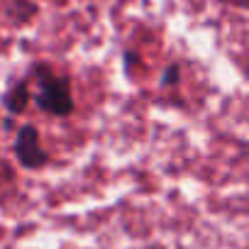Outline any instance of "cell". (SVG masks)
<instances>
[{
	"label": "cell",
	"mask_w": 249,
	"mask_h": 249,
	"mask_svg": "<svg viewBox=\"0 0 249 249\" xmlns=\"http://www.w3.org/2000/svg\"><path fill=\"white\" fill-rule=\"evenodd\" d=\"M35 78H37V93L35 103L39 110L49 115H69L73 110V98H71V83L64 76H56L49 66L37 64L35 66Z\"/></svg>",
	"instance_id": "obj_1"
},
{
	"label": "cell",
	"mask_w": 249,
	"mask_h": 249,
	"mask_svg": "<svg viewBox=\"0 0 249 249\" xmlns=\"http://www.w3.org/2000/svg\"><path fill=\"white\" fill-rule=\"evenodd\" d=\"M15 157L25 169H42L49 161V154L39 144V132L35 124H22L15 135Z\"/></svg>",
	"instance_id": "obj_2"
},
{
	"label": "cell",
	"mask_w": 249,
	"mask_h": 249,
	"mask_svg": "<svg viewBox=\"0 0 249 249\" xmlns=\"http://www.w3.org/2000/svg\"><path fill=\"white\" fill-rule=\"evenodd\" d=\"M178 66L176 64H171L166 71H164V76H161V86H176L178 83Z\"/></svg>",
	"instance_id": "obj_4"
},
{
	"label": "cell",
	"mask_w": 249,
	"mask_h": 249,
	"mask_svg": "<svg viewBox=\"0 0 249 249\" xmlns=\"http://www.w3.org/2000/svg\"><path fill=\"white\" fill-rule=\"evenodd\" d=\"M30 88H27V83L25 81H20L18 86H13L5 95H3V105H5V110L10 112V115H20V112H25V107L30 105Z\"/></svg>",
	"instance_id": "obj_3"
}]
</instances>
